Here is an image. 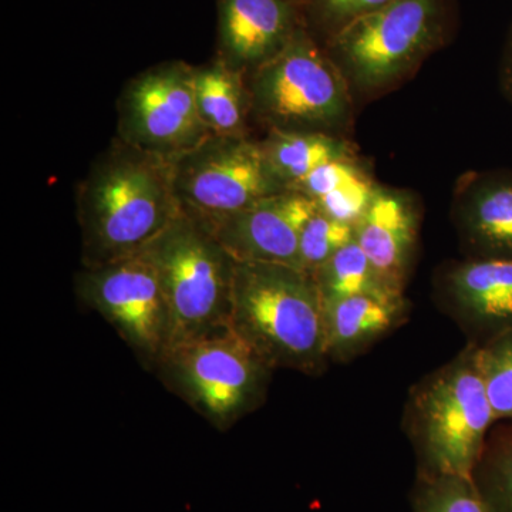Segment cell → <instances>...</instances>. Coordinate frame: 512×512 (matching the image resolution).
I'll list each match as a JSON object with an SVG mask.
<instances>
[{
  "label": "cell",
  "instance_id": "cell-10",
  "mask_svg": "<svg viewBox=\"0 0 512 512\" xmlns=\"http://www.w3.org/2000/svg\"><path fill=\"white\" fill-rule=\"evenodd\" d=\"M77 289L138 355L157 365L167 349L170 328L160 279L144 252L86 266Z\"/></svg>",
  "mask_w": 512,
  "mask_h": 512
},
{
  "label": "cell",
  "instance_id": "cell-2",
  "mask_svg": "<svg viewBox=\"0 0 512 512\" xmlns=\"http://www.w3.org/2000/svg\"><path fill=\"white\" fill-rule=\"evenodd\" d=\"M229 328L272 370L318 375L328 363L318 285L295 266L237 262Z\"/></svg>",
  "mask_w": 512,
  "mask_h": 512
},
{
  "label": "cell",
  "instance_id": "cell-7",
  "mask_svg": "<svg viewBox=\"0 0 512 512\" xmlns=\"http://www.w3.org/2000/svg\"><path fill=\"white\" fill-rule=\"evenodd\" d=\"M157 365L168 384L220 429L264 402L272 372L229 326L171 346Z\"/></svg>",
  "mask_w": 512,
  "mask_h": 512
},
{
  "label": "cell",
  "instance_id": "cell-24",
  "mask_svg": "<svg viewBox=\"0 0 512 512\" xmlns=\"http://www.w3.org/2000/svg\"><path fill=\"white\" fill-rule=\"evenodd\" d=\"M376 188L377 185L366 174L338 190L323 195L315 200V204L322 214L355 227L375 197Z\"/></svg>",
  "mask_w": 512,
  "mask_h": 512
},
{
  "label": "cell",
  "instance_id": "cell-3",
  "mask_svg": "<svg viewBox=\"0 0 512 512\" xmlns=\"http://www.w3.org/2000/svg\"><path fill=\"white\" fill-rule=\"evenodd\" d=\"M495 420L477 346L414 384L403 426L416 456V474L471 477Z\"/></svg>",
  "mask_w": 512,
  "mask_h": 512
},
{
  "label": "cell",
  "instance_id": "cell-5",
  "mask_svg": "<svg viewBox=\"0 0 512 512\" xmlns=\"http://www.w3.org/2000/svg\"><path fill=\"white\" fill-rule=\"evenodd\" d=\"M447 26V0H393L329 36L326 53L350 90L382 92L440 47Z\"/></svg>",
  "mask_w": 512,
  "mask_h": 512
},
{
  "label": "cell",
  "instance_id": "cell-6",
  "mask_svg": "<svg viewBox=\"0 0 512 512\" xmlns=\"http://www.w3.org/2000/svg\"><path fill=\"white\" fill-rule=\"evenodd\" d=\"M249 74L251 110L271 130L339 136L352 124L349 84L303 25L278 55Z\"/></svg>",
  "mask_w": 512,
  "mask_h": 512
},
{
  "label": "cell",
  "instance_id": "cell-4",
  "mask_svg": "<svg viewBox=\"0 0 512 512\" xmlns=\"http://www.w3.org/2000/svg\"><path fill=\"white\" fill-rule=\"evenodd\" d=\"M141 252L156 268L163 289L167 349L229 326L237 261L210 229L183 212Z\"/></svg>",
  "mask_w": 512,
  "mask_h": 512
},
{
  "label": "cell",
  "instance_id": "cell-26",
  "mask_svg": "<svg viewBox=\"0 0 512 512\" xmlns=\"http://www.w3.org/2000/svg\"><path fill=\"white\" fill-rule=\"evenodd\" d=\"M366 175L357 160H336L320 165L295 185L291 191L301 192L315 201L343 185Z\"/></svg>",
  "mask_w": 512,
  "mask_h": 512
},
{
  "label": "cell",
  "instance_id": "cell-23",
  "mask_svg": "<svg viewBox=\"0 0 512 512\" xmlns=\"http://www.w3.org/2000/svg\"><path fill=\"white\" fill-rule=\"evenodd\" d=\"M355 241V227L333 220L319 210L306 222L299 239V266L313 275L339 249Z\"/></svg>",
  "mask_w": 512,
  "mask_h": 512
},
{
  "label": "cell",
  "instance_id": "cell-17",
  "mask_svg": "<svg viewBox=\"0 0 512 512\" xmlns=\"http://www.w3.org/2000/svg\"><path fill=\"white\" fill-rule=\"evenodd\" d=\"M244 76L218 57L194 67L195 103L211 136H245L251 104Z\"/></svg>",
  "mask_w": 512,
  "mask_h": 512
},
{
  "label": "cell",
  "instance_id": "cell-13",
  "mask_svg": "<svg viewBox=\"0 0 512 512\" xmlns=\"http://www.w3.org/2000/svg\"><path fill=\"white\" fill-rule=\"evenodd\" d=\"M302 25L295 0H220L218 59L252 73L278 55Z\"/></svg>",
  "mask_w": 512,
  "mask_h": 512
},
{
  "label": "cell",
  "instance_id": "cell-14",
  "mask_svg": "<svg viewBox=\"0 0 512 512\" xmlns=\"http://www.w3.org/2000/svg\"><path fill=\"white\" fill-rule=\"evenodd\" d=\"M416 202L406 192L377 187L375 197L355 225V241L380 275L399 291L407 279L419 239Z\"/></svg>",
  "mask_w": 512,
  "mask_h": 512
},
{
  "label": "cell",
  "instance_id": "cell-18",
  "mask_svg": "<svg viewBox=\"0 0 512 512\" xmlns=\"http://www.w3.org/2000/svg\"><path fill=\"white\" fill-rule=\"evenodd\" d=\"M261 144L276 180L289 191L320 165L336 160H356L355 147L349 141L318 131L272 128Z\"/></svg>",
  "mask_w": 512,
  "mask_h": 512
},
{
  "label": "cell",
  "instance_id": "cell-9",
  "mask_svg": "<svg viewBox=\"0 0 512 512\" xmlns=\"http://www.w3.org/2000/svg\"><path fill=\"white\" fill-rule=\"evenodd\" d=\"M210 136L195 103L194 66L177 60L157 64L123 90L119 140L124 143L174 158Z\"/></svg>",
  "mask_w": 512,
  "mask_h": 512
},
{
  "label": "cell",
  "instance_id": "cell-21",
  "mask_svg": "<svg viewBox=\"0 0 512 512\" xmlns=\"http://www.w3.org/2000/svg\"><path fill=\"white\" fill-rule=\"evenodd\" d=\"M413 512H488L473 478L416 474Z\"/></svg>",
  "mask_w": 512,
  "mask_h": 512
},
{
  "label": "cell",
  "instance_id": "cell-8",
  "mask_svg": "<svg viewBox=\"0 0 512 512\" xmlns=\"http://www.w3.org/2000/svg\"><path fill=\"white\" fill-rule=\"evenodd\" d=\"M170 161L181 211L202 224L289 191L276 180L262 144L247 136H210Z\"/></svg>",
  "mask_w": 512,
  "mask_h": 512
},
{
  "label": "cell",
  "instance_id": "cell-11",
  "mask_svg": "<svg viewBox=\"0 0 512 512\" xmlns=\"http://www.w3.org/2000/svg\"><path fill=\"white\" fill-rule=\"evenodd\" d=\"M434 301L468 343L483 345L512 330V259L466 258L434 275Z\"/></svg>",
  "mask_w": 512,
  "mask_h": 512
},
{
  "label": "cell",
  "instance_id": "cell-25",
  "mask_svg": "<svg viewBox=\"0 0 512 512\" xmlns=\"http://www.w3.org/2000/svg\"><path fill=\"white\" fill-rule=\"evenodd\" d=\"M299 10L332 36L353 20L393 0H295Z\"/></svg>",
  "mask_w": 512,
  "mask_h": 512
},
{
  "label": "cell",
  "instance_id": "cell-1",
  "mask_svg": "<svg viewBox=\"0 0 512 512\" xmlns=\"http://www.w3.org/2000/svg\"><path fill=\"white\" fill-rule=\"evenodd\" d=\"M181 214L170 158L117 140L77 191L84 266L143 251Z\"/></svg>",
  "mask_w": 512,
  "mask_h": 512
},
{
  "label": "cell",
  "instance_id": "cell-19",
  "mask_svg": "<svg viewBox=\"0 0 512 512\" xmlns=\"http://www.w3.org/2000/svg\"><path fill=\"white\" fill-rule=\"evenodd\" d=\"M312 276L323 303L352 296L404 295L380 275L356 241L339 249Z\"/></svg>",
  "mask_w": 512,
  "mask_h": 512
},
{
  "label": "cell",
  "instance_id": "cell-16",
  "mask_svg": "<svg viewBox=\"0 0 512 512\" xmlns=\"http://www.w3.org/2000/svg\"><path fill=\"white\" fill-rule=\"evenodd\" d=\"M329 360L348 363L399 329L409 316L406 295H363L323 303Z\"/></svg>",
  "mask_w": 512,
  "mask_h": 512
},
{
  "label": "cell",
  "instance_id": "cell-20",
  "mask_svg": "<svg viewBox=\"0 0 512 512\" xmlns=\"http://www.w3.org/2000/svg\"><path fill=\"white\" fill-rule=\"evenodd\" d=\"M471 478L488 512H512V421H498Z\"/></svg>",
  "mask_w": 512,
  "mask_h": 512
},
{
  "label": "cell",
  "instance_id": "cell-22",
  "mask_svg": "<svg viewBox=\"0 0 512 512\" xmlns=\"http://www.w3.org/2000/svg\"><path fill=\"white\" fill-rule=\"evenodd\" d=\"M476 346L495 420L512 421V330Z\"/></svg>",
  "mask_w": 512,
  "mask_h": 512
},
{
  "label": "cell",
  "instance_id": "cell-15",
  "mask_svg": "<svg viewBox=\"0 0 512 512\" xmlns=\"http://www.w3.org/2000/svg\"><path fill=\"white\" fill-rule=\"evenodd\" d=\"M453 218L467 258L512 259V174L464 178Z\"/></svg>",
  "mask_w": 512,
  "mask_h": 512
},
{
  "label": "cell",
  "instance_id": "cell-27",
  "mask_svg": "<svg viewBox=\"0 0 512 512\" xmlns=\"http://www.w3.org/2000/svg\"><path fill=\"white\" fill-rule=\"evenodd\" d=\"M501 82H503L505 93L508 94L512 101V33L510 42H508L507 52H505Z\"/></svg>",
  "mask_w": 512,
  "mask_h": 512
},
{
  "label": "cell",
  "instance_id": "cell-12",
  "mask_svg": "<svg viewBox=\"0 0 512 512\" xmlns=\"http://www.w3.org/2000/svg\"><path fill=\"white\" fill-rule=\"evenodd\" d=\"M318 210L301 192L284 191L205 225L237 262L299 266V239Z\"/></svg>",
  "mask_w": 512,
  "mask_h": 512
}]
</instances>
